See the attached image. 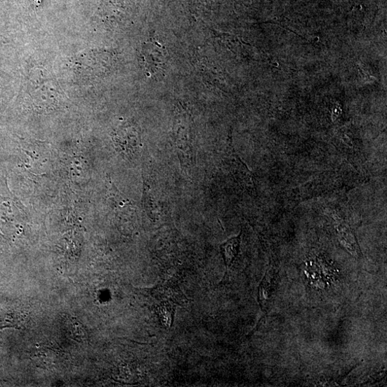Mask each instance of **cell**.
I'll use <instances>...</instances> for the list:
<instances>
[{
  "label": "cell",
  "mask_w": 387,
  "mask_h": 387,
  "mask_svg": "<svg viewBox=\"0 0 387 387\" xmlns=\"http://www.w3.org/2000/svg\"><path fill=\"white\" fill-rule=\"evenodd\" d=\"M173 136L182 166L192 169L195 162V133L193 122L188 114H181L176 118Z\"/></svg>",
  "instance_id": "cell-1"
},
{
  "label": "cell",
  "mask_w": 387,
  "mask_h": 387,
  "mask_svg": "<svg viewBox=\"0 0 387 387\" xmlns=\"http://www.w3.org/2000/svg\"><path fill=\"white\" fill-rule=\"evenodd\" d=\"M114 139L119 151L126 157L133 159L138 155L142 143L136 128L129 126L119 129Z\"/></svg>",
  "instance_id": "cell-2"
},
{
  "label": "cell",
  "mask_w": 387,
  "mask_h": 387,
  "mask_svg": "<svg viewBox=\"0 0 387 387\" xmlns=\"http://www.w3.org/2000/svg\"><path fill=\"white\" fill-rule=\"evenodd\" d=\"M223 162L237 182L249 190L252 191L254 190V182L251 172L240 161L232 147H228L225 153Z\"/></svg>",
  "instance_id": "cell-3"
},
{
  "label": "cell",
  "mask_w": 387,
  "mask_h": 387,
  "mask_svg": "<svg viewBox=\"0 0 387 387\" xmlns=\"http://www.w3.org/2000/svg\"><path fill=\"white\" fill-rule=\"evenodd\" d=\"M145 61L147 72L152 76L159 75L166 69L167 55L166 51L157 44L148 45L145 51Z\"/></svg>",
  "instance_id": "cell-4"
},
{
  "label": "cell",
  "mask_w": 387,
  "mask_h": 387,
  "mask_svg": "<svg viewBox=\"0 0 387 387\" xmlns=\"http://www.w3.org/2000/svg\"><path fill=\"white\" fill-rule=\"evenodd\" d=\"M241 235L242 232L221 244L220 249L227 271L230 268L239 254Z\"/></svg>",
  "instance_id": "cell-5"
},
{
  "label": "cell",
  "mask_w": 387,
  "mask_h": 387,
  "mask_svg": "<svg viewBox=\"0 0 387 387\" xmlns=\"http://www.w3.org/2000/svg\"><path fill=\"white\" fill-rule=\"evenodd\" d=\"M272 289V275L267 272L258 289V301L262 310H266Z\"/></svg>",
  "instance_id": "cell-6"
},
{
  "label": "cell",
  "mask_w": 387,
  "mask_h": 387,
  "mask_svg": "<svg viewBox=\"0 0 387 387\" xmlns=\"http://www.w3.org/2000/svg\"><path fill=\"white\" fill-rule=\"evenodd\" d=\"M144 203L149 217L155 221L159 216V208L149 185L144 184Z\"/></svg>",
  "instance_id": "cell-7"
},
{
  "label": "cell",
  "mask_w": 387,
  "mask_h": 387,
  "mask_svg": "<svg viewBox=\"0 0 387 387\" xmlns=\"http://www.w3.org/2000/svg\"><path fill=\"white\" fill-rule=\"evenodd\" d=\"M159 318L162 324L169 328L171 327L173 318L174 308L171 304H162L157 309Z\"/></svg>",
  "instance_id": "cell-8"
}]
</instances>
